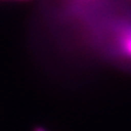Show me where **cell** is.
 Instances as JSON below:
<instances>
[{
    "label": "cell",
    "instance_id": "2",
    "mask_svg": "<svg viewBox=\"0 0 131 131\" xmlns=\"http://www.w3.org/2000/svg\"><path fill=\"white\" fill-rule=\"evenodd\" d=\"M32 131H50V130H48L47 128H45L42 126H35V127H33Z\"/></svg>",
    "mask_w": 131,
    "mask_h": 131
},
{
    "label": "cell",
    "instance_id": "3",
    "mask_svg": "<svg viewBox=\"0 0 131 131\" xmlns=\"http://www.w3.org/2000/svg\"><path fill=\"white\" fill-rule=\"evenodd\" d=\"M1 1H17V2H26L29 0H1Z\"/></svg>",
    "mask_w": 131,
    "mask_h": 131
},
{
    "label": "cell",
    "instance_id": "1",
    "mask_svg": "<svg viewBox=\"0 0 131 131\" xmlns=\"http://www.w3.org/2000/svg\"><path fill=\"white\" fill-rule=\"evenodd\" d=\"M118 41L122 54L128 59H131V27H128L121 32Z\"/></svg>",
    "mask_w": 131,
    "mask_h": 131
}]
</instances>
